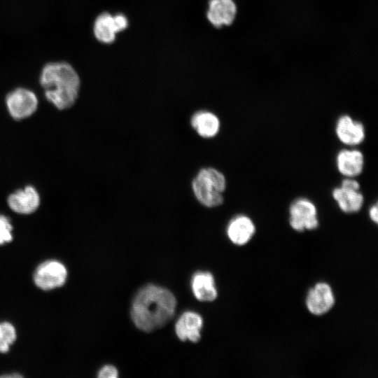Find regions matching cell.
<instances>
[{
    "label": "cell",
    "instance_id": "obj_1",
    "mask_svg": "<svg viewBox=\"0 0 378 378\" xmlns=\"http://www.w3.org/2000/svg\"><path fill=\"white\" fill-rule=\"evenodd\" d=\"M176 299L167 288L147 284L134 295L130 315L140 330L150 332L164 326L174 316Z\"/></svg>",
    "mask_w": 378,
    "mask_h": 378
},
{
    "label": "cell",
    "instance_id": "obj_2",
    "mask_svg": "<svg viewBox=\"0 0 378 378\" xmlns=\"http://www.w3.org/2000/svg\"><path fill=\"white\" fill-rule=\"evenodd\" d=\"M38 83L46 99L59 110L71 107L80 88V75L74 64L66 59L44 63L38 73Z\"/></svg>",
    "mask_w": 378,
    "mask_h": 378
},
{
    "label": "cell",
    "instance_id": "obj_3",
    "mask_svg": "<svg viewBox=\"0 0 378 378\" xmlns=\"http://www.w3.org/2000/svg\"><path fill=\"white\" fill-rule=\"evenodd\" d=\"M197 200L206 207H216L223 202V192L226 188L225 176L214 168L201 169L192 183Z\"/></svg>",
    "mask_w": 378,
    "mask_h": 378
},
{
    "label": "cell",
    "instance_id": "obj_4",
    "mask_svg": "<svg viewBox=\"0 0 378 378\" xmlns=\"http://www.w3.org/2000/svg\"><path fill=\"white\" fill-rule=\"evenodd\" d=\"M289 224L297 232L318 227L319 220L315 204L306 197L294 200L289 206Z\"/></svg>",
    "mask_w": 378,
    "mask_h": 378
},
{
    "label": "cell",
    "instance_id": "obj_5",
    "mask_svg": "<svg viewBox=\"0 0 378 378\" xmlns=\"http://www.w3.org/2000/svg\"><path fill=\"white\" fill-rule=\"evenodd\" d=\"M5 102L10 115L16 120L31 115L36 111L38 104L34 92L24 87H18L8 92Z\"/></svg>",
    "mask_w": 378,
    "mask_h": 378
},
{
    "label": "cell",
    "instance_id": "obj_6",
    "mask_svg": "<svg viewBox=\"0 0 378 378\" xmlns=\"http://www.w3.org/2000/svg\"><path fill=\"white\" fill-rule=\"evenodd\" d=\"M67 277L65 266L57 260H46L40 264L34 274V281L41 289L48 290L64 284Z\"/></svg>",
    "mask_w": 378,
    "mask_h": 378
},
{
    "label": "cell",
    "instance_id": "obj_7",
    "mask_svg": "<svg viewBox=\"0 0 378 378\" xmlns=\"http://www.w3.org/2000/svg\"><path fill=\"white\" fill-rule=\"evenodd\" d=\"M127 26L126 18L122 14L114 16L108 13H102L95 19L93 34L97 41L103 43H111L116 33L124 30Z\"/></svg>",
    "mask_w": 378,
    "mask_h": 378
},
{
    "label": "cell",
    "instance_id": "obj_8",
    "mask_svg": "<svg viewBox=\"0 0 378 378\" xmlns=\"http://www.w3.org/2000/svg\"><path fill=\"white\" fill-rule=\"evenodd\" d=\"M335 304V296L330 286L325 282L314 285L306 297L309 312L315 316H321L329 312Z\"/></svg>",
    "mask_w": 378,
    "mask_h": 378
},
{
    "label": "cell",
    "instance_id": "obj_9",
    "mask_svg": "<svg viewBox=\"0 0 378 378\" xmlns=\"http://www.w3.org/2000/svg\"><path fill=\"white\" fill-rule=\"evenodd\" d=\"M335 134L339 141L348 146L359 145L365 138L363 124L349 115H342L337 120Z\"/></svg>",
    "mask_w": 378,
    "mask_h": 378
},
{
    "label": "cell",
    "instance_id": "obj_10",
    "mask_svg": "<svg viewBox=\"0 0 378 378\" xmlns=\"http://www.w3.org/2000/svg\"><path fill=\"white\" fill-rule=\"evenodd\" d=\"M203 326L202 317L197 312L186 311L177 319L175 323V332L178 338L184 342L189 340L196 343L201 338Z\"/></svg>",
    "mask_w": 378,
    "mask_h": 378
},
{
    "label": "cell",
    "instance_id": "obj_11",
    "mask_svg": "<svg viewBox=\"0 0 378 378\" xmlns=\"http://www.w3.org/2000/svg\"><path fill=\"white\" fill-rule=\"evenodd\" d=\"M255 232L252 219L244 214L234 216L228 223L226 233L232 243L237 246L246 244Z\"/></svg>",
    "mask_w": 378,
    "mask_h": 378
},
{
    "label": "cell",
    "instance_id": "obj_12",
    "mask_svg": "<svg viewBox=\"0 0 378 378\" xmlns=\"http://www.w3.org/2000/svg\"><path fill=\"white\" fill-rule=\"evenodd\" d=\"M335 162L338 172L342 176L355 178L363 170L364 156L359 150L344 148L337 153Z\"/></svg>",
    "mask_w": 378,
    "mask_h": 378
},
{
    "label": "cell",
    "instance_id": "obj_13",
    "mask_svg": "<svg viewBox=\"0 0 378 378\" xmlns=\"http://www.w3.org/2000/svg\"><path fill=\"white\" fill-rule=\"evenodd\" d=\"M9 207L15 212L29 214L35 211L40 204V197L37 190L31 186L18 190L9 195Z\"/></svg>",
    "mask_w": 378,
    "mask_h": 378
},
{
    "label": "cell",
    "instance_id": "obj_14",
    "mask_svg": "<svg viewBox=\"0 0 378 378\" xmlns=\"http://www.w3.org/2000/svg\"><path fill=\"white\" fill-rule=\"evenodd\" d=\"M190 286L195 298L201 302H212L218 296L213 274L206 271H197L192 275Z\"/></svg>",
    "mask_w": 378,
    "mask_h": 378
},
{
    "label": "cell",
    "instance_id": "obj_15",
    "mask_svg": "<svg viewBox=\"0 0 378 378\" xmlns=\"http://www.w3.org/2000/svg\"><path fill=\"white\" fill-rule=\"evenodd\" d=\"M237 7L232 0H210L207 18L216 27L229 25L234 20Z\"/></svg>",
    "mask_w": 378,
    "mask_h": 378
},
{
    "label": "cell",
    "instance_id": "obj_16",
    "mask_svg": "<svg viewBox=\"0 0 378 378\" xmlns=\"http://www.w3.org/2000/svg\"><path fill=\"white\" fill-rule=\"evenodd\" d=\"M332 196L340 209L345 214L359 211L364 203V197L359 190L339 186L335 188Z\"/></svg>",
    "mask_w": 378,
    "mask_h": 378
},
{
    "label": "cell",
    "instance_id": "obj_17",
    "mask_svg": "<svg viewBox=\"0 0 378 378\" xmlns=\"http://www.w3.org/2000/svg\"><path fill=\"white\" fill-rule=\"evenodd\" d=\"M191 125L197 134L204 138L215 136L220 129V120L214 113L201 111L191 118Z\"/></svg>",
    "mask_w": 378,
    "mask_h": 378
},
{
    "label": "cell",
    "instance_id": "obj_18",
    "mask_svg": "<svg viewBox=\"0 0 378 378\" xmlns=\"http://www.w3.org/2000/svg\"><path fill=\"white\" fill-rule=\"evenodd\" d=\"M16 340V332L14 326L9 322L0 323V352L6 353L9 346Z\"/></svg>",
    "mask_w": 378,
    "mask_h": 378
},
{
    "label": "cell",
    "instance_id": "obj_19",
    "mask_svg": "<svg viewBox=\"0 0 378 378\" xmlns=\"http://www.w3.org/2000/svg\"><path fill=\"white\" fill-rule=\"evenodd\" d=\"M12 230L9 218L0 214V245L12 241Z\"/></svg>",
    "mask_w": 378,
    "mask_h": 378
},
{
    "label": "cell",
    "instance_id": "obj_20",
    "mask_svg": "<svg viewBox=\"0 0 378 378\" xmlns=\"http://www.w3.org/2000/svg\"><path fill=\"white\" fill-rule=\"evenodd\" d=\"M97 377L99 378H117L118 371L115 366L106 365L99 370Z\"/></svg>",
    "mask_w": 378,
    "mask_h": 378
},
{
    "label": "cell",
    "instance_id": "obj_21",
    "mask_svg": "<svg viewBox=\"0 0 378 378\" xmlns=\"http://www.w3.org/2000/svg\"><path fill=\"white\" fill-rule=\"evenodd\" d=\"M340 186L355 190H360V184L354 178L345 177L342 181Z\"/></svg>",
    "mask_w": 378,
    "mask_h": 378
},
{
    "label": "cell",
    "instance_id": "obj_22",
    "mask_svg": "<svg viewBox=\"0 0 378 378\" xmlns=\"http://www.w3.org/2000/svg\"><path fill=\"white\" fill-rule=\"evenodd\" d=\"M369 216L371 220L374 223H377L378 221V208H377V204L375 203L373 205L371 206V207L369 209Z\"/></svg>",
    "mask_w": 378,
    "mask_h": 378
},
{
    "label": "cell",
    "instance_id": "obj_23",
    "mask_svg": "<svg viewBox=\"0 0 378 378\" xmlns=\"http://www.w3.org/2000/svg\"><path fill=\"white\" fill-rule=\"evenodd\" d=\"M22 376L20 374H4L0 376V377H22Z\"/></svg>",
    "mask_w": 378,
    "mask_h": 378
}]
</instances>
